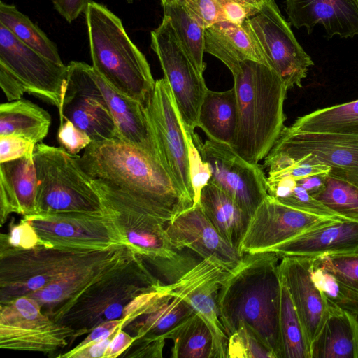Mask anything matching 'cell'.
Segmentation results:
<instances>
[{"mask_svg":"<svg viewBox=\"0 0 358 358\" xmlns=\"http://www.w3.org/2000/svg\"><path fill=\"white\" fill-rule=\"evenodd\" d=\"M90 0H53L55 9L71 23L85 13Z\"/></svg>","mask_w":358,"mask_h":358,"instance_id":"cell-48","label":"cell"},{"mask_svg":"<svg viewBox=\"0 0 358 358\" xmlns=\"http://www.w3.org/2000/svg\"><path fill=\"white\" fill-rule=\"evenodd\" d=\"M85 14L92 68L115 90L145 107L155 80L145 55L106 6L90 1Z\"/></svg>","mask_w":358,"mask_h":358,"instance_id":"cell-5","label":"cell"},{"mask_svg":"<svg viewBox=\"0 0 358 358\" xmlns=\"http://www.w3.org/2000/svg\"><path fill=\"white\" fill-rule=\"evenodd\" d=\"M5 243L22 249H32L42 245L34 228L24 219L10 227L8 236H5Z\"/></svg>","mask_w":358,"mask_h":358,"instance_id":"cell-43","label":"cell"},{"mask_svg":"<svg viewBox=\"0 0 358 358\" xmlns=\"http://www.w3.org/2000/svg\"><path fill=\"white\" fill-rule=\"evenodd\" d=\"M205 52L234 73L242 62L255 61L271 68L248 20L242 24L220 21L205 29Z\"/></svg>","mask_w":358,"mask_h":358,"instance_id":"cell-23","label":"cell"},{"mask_svg":"<svg viewBox=\"0 0 358 358\" xmlns=\"http://www.w3.org/2000/svg\"><path fill=\"white\" fill-rule=\"evenodd\" d=\"M0 86L8 101L20 99L26 93L21 83L2 66H0Z\"/></svg>","mask_w":358,"mask_h":358,"instance_id":"cell-49","label":"cell"},{"mask_svg":"<svg viewBox=\"0 0 358 358\" xmlns=\"http://www.w3.org/2000/svg\"><path fill=\"white\" fill-rule=\"evenodd\" d=\"M232 76L238 120L231 146L246 161L259 164L285 128L289 89L273 69L255 61L242 62Z\"/></svg>","mask_w":358,"mask_h":358,"instance_id":"cell-4","label":"cell"},{"mask_svg":"<svg viewBox=\"0 0 358 358\" xmlns=\"http://www.w3.org/2000/svg\"><path fill=\"white\" fill-rule=\"evenodd\" d=\"M313 264L329 271L358 293V252L315 258Z\"/></svg>","mask_w":358,"mask_h":358,"instance_id":"cell-39","label":"cell"},{"mask_svg":"<svg viewBox=\"0 0 358 358\" xmlns=\"http://www.w3.org/2000/svg\"><path fill=\"white\" fill-rule=\"evenodd\" d=\"M57 140L61 147L71 155H76L92 142L87 134L76 127L68 119H64L60 123Z\"/></svg>","mask_w":358,"mask_h":358,"instance_id":"cell-42","label":"cell"},{"mask_svg":"<svg viewBox=\"0 0 358 358\" xmlns=\"http://www.w3.org/2000/svg\"><path fill=\"white\" fill-rule=\"evenodd\" d=\"M327 303V317L310 344L311 358H358V316Z\"/></svg>","mask_w":358,"mask_h":358,"instance_id":"cell-25","label":"cell"},{"mask_svg":"<svg viewBox=\"0 0 358 358\" xmlns=\"http://www.w3.org/2000/svg\"><path fill=\"white\" fill-rule=\"evenodd\" d=\"M51 124L50 114L33 102L20 99L0 106V136H15L41 143Z\"/></svg>","mask_w":358,"mask_h":358,"instance_id":"cell-28","label":"cell"},{"mask_svg":"<svg viewBox=\"0 0 358 358\" xmlns=\"http://www.w3.org/2000/svg\"><path fill=\"white\" fill-rule=\"evenodd\" d=\"M268 251L280 258L315 259L323 256L358 252V222L336 219L310 229Z\"/></svg>","mask_w":358,"mask_h":358,"instance_id":"cell-21","label":"cell"},{"mask_svg":"<svg viewBox=\"0 0 358 358\" xmlns=\"http://www.w3.org/2000/svg\"><path fill=\"white\" fill-rule=\"evenodd\" d=\"M42 245L76 250H103L122 244L102 214L70 213L24 216Z\"/></svg>","mask_w":358,"mask_h":358,"instance_id":"cell-17","label":"cell"},{"mask_svg":"<svg viewBox=\"0 0 358 358\" xmlns=\"http://www.w3.org/2000/svg\"><path fill=\"white\" fill-rule=\"evenodd\" d=\"M339 218L323 217L284 205L268 195L252 215L239 251H268L310 229Z\"/></svg>","mask_w":358,"mask_h":358,"instance_id":"cell-16","label":"cell"},{"mask_svg":"<svg viewBox=\"0 0 358 358\" xmlns=\"http://www.w3.org/2000/svg\"><path fill=\"white\" fill-rule=\"evenodd\" d=\"M0 23L29 48L51 61L64 65L55 44L14 5L1 1Z\"/></svg>","mask_w":358,"mask_h":358,"instance_id":"cell-33","label":"cell"},{"mask_svg":"<svg viewBox=\"0 0 358 358\" xmlns=\"http://www.w3.org/2000/svg\"><path fill=\"white\" fill-rule=\"evenodd\" d=\"M311 278L326 299L358 316V293L329 271L315 266L313 262Z\"/></svg>","mask_w":358,"mask_h":358,"instance_id":"cell-37","label":"cell"},{"mask_svg":"<svg viewBox=\"0 0 358 358\" xmlns=\"http://www.w3.org/2000/svg\"><path fill=\"white\" fill-rule=\"evenodd\" d=\"M223 13L224 21L242 24L259 12L261 6L245 0H216Z\"/></svg>","mask_w":358,"mask_h":358,"instance_id":"cell-44","label":"cell"},{"mask_svg":"<svg viewBox=\"0 0 358 358\" xmlns=\"http://www.w3.org/2000/svg\"><path fill=\"white\" fill-rule=\"evenodd\" d=\"M228 358H276L273 350L246 323L229 337Z\"/></svg>","mask_w":358,"mask_h":358,"instance_id":"cell-38","label":"cell"},{"mask_svg":"<svg viewBox=\"0 0 358 358\" xmlns=\"http://www.w3.org/2000/svg\"><path fill=\"white\" fill-rule=\"evenodd\" d=\"M253 5H255V6H261L262 3V1L263 0H245Z\"/></svg>","mask_w":358,"mask_h":358,"instance_id":"cell-52","label":"cell"},{"mask_svg":"<svg viewBox=\"0 0 358 358\" xmlns=\"http://www.w3.org/2000/svg\"><path fill=\"white\" fill-rule=\"evenodd\" d=\"M164 337L173 341V358H212V333L205 321L195 312Z\"/></svg>","mask_w":358,"mask_h":358,"instance_id":"cell-30","label":"cell"},{"mask_svg":"<svg viewBox=\"0 0 358 358\" xmlns=\"http://www.w3.org/2000/svg\"><path fill=\"white\" fill-rule=\"evenodd\" d=\"M123 327L122 319L108 320L97 325L76 348H80L92 343L105 339Z\"/></svg>","mask_w":358,"mask_h":358,"instance_id":"cell-47","label":"cell"},{"mask_svg":"<svg viewBox=\"0 0 358 358\" xmlns=\"http://www.w3.org/2000/svg\"><path fill=\"white\" fill-rule=\"evenodd\" d=\"M145 111L161 166L177 189L194 204L185 129L164 78L155 80Z\"/></svg>","mask_w":358,"mask_h":358,"instance_id":"cell-8","label":"cell"},{"mask_svg":"<svg viewBox=\"0 0 358 358\" xmlns=\"http://www.w3.org/2000/svg\"><path fill=\"white\" fill-rule=\"evenodd\" d=\"M34 148L21 158L0 163L1 224L12 213L24 217L36 214L37 178Z\"/></svg>","mask_w":358,"mask_h":358,"instance_id":"cell-24","label":"cell"},{"mask_svg":"<svg viewBox=\"0 0 358 358\" xmlns=\"http://www.w3.org/2000/svg\"><path fill=\"white\" fill-rule=\"evenodd\" d=\"M165 228L176 248L191 250L202 259H215L229 270L242 259L243 255L221 236L199 203L178 214Z\"/></svg>","mask_w":358,"mask_h":358,"instance_id":"cell-18","label":"cell"},{"mask_svg":"<svg viewBox=\"0 0 358 358\" xmlns=\"http://www.w3.org/2000/svg\"><path fill=\"white\" fill-rule=\"evenodd\" d=\"M174 1H176L178 2H180V3H182L184 0H174ZM162 2V1H161Z\"/></svg>","mask_w":358,"mask_h":358,"instance_id":"cell-54","label":"cell"},{"mask_svg":"<svg viewBox=\"0 0 358 358\" xmlns=\"http://www.w3.org/2000/svg\"><path fill=\"white\" fill-rule=\"evenodd\" d=\"M270 152L292 159L312 155L331 167L329 176L358 186V136L299 132L285 127Z\"/></svg>","mask_w":358,"mask_h":358,"instance_id":"cell-15","label":"cell"},{"mask_svg":"<svg viewBox=\"0 0 358 358\" xmlns=\"http://www.w3.org/2000/svg\"><path fill=\"white\" fill-rule=\"evenodd\" d=\"M199 203L221 236L239 250L252 216L226 192L210 182L202 189Z\"/></svg>","mask_w":358,"mask_h":358,"instance_id":"cell-26","label":"cell"},{"mask_svg":"<svg viewBox=\"0 0 358 358\" xmlns=\"http://www.w3.org/2000/svg\"><path fill=\"white\" fill-rule=\"evenodd\" d=\"M289 129L299 132L358 136V99L317 109L297 118Z\"/></svg>","mask_w":358,"mask_h":358,"instance_id":"cell-29","label":"cell"},{"mask_svg":"<svg viewBox=\"0 0 358 358\" xmlns=\"http://www.w3.org/2000/svg\"><path fill=\"white\" fill-rule=\"evenodd\" d=\"M150 36V46L159 59L184 129L194 134L200 107L208 90L203 76L185 51L169 17L164 15Z\"/></svg>","mask_w":358,"mask_h":358,"instance_id":"cell-7","label":"cell"},{"mask_svg":"<svg viewBox=\"0 0 358 358\" xmlns=\"http://www.w3.org/2000/svg\"><path fill=\"white\" fill-rule=\"evenodd\" d=\"M237 120V100L234 87L224 92L208 89L200 107L198 127L208 138L231 145Z\"/></svg>","mask_w":358,"mask_h":358,"instance_id":"cell-27","label":"cell"},{"mask_svg":"<svg viewBox=\"0 0 358 358\" xmlns=\"http://www.w3.org/2000/svg\"><path fill=\"white\" fill-rule=\"evenodd\" d=\"M192 308L180 297L165 293L136 325V339L164 338V335L194 313Z\"/></svg>","mask_w":358,"mask_h":358,"instance_id":"cell-31","label":"cell"},{"mask_svg":"<svg viewBox=\"0 0 358 358\" xmlns=\"http://www.w3.org/2000/svg\"><path fill=\"white\" fill-rule=\"evenodd\" d=\"M181 3L204 29L224 21L221 8L216 0H184Z\"/></svg>","mask_w":358,"mask_h":358,"instance_id":"cell-41","label":"cell"},{"mask_svg":"<svg viewBox=\"0 0 358 358\" xmlns=\"http://www.w3.org/2000/svg\"><path fill=\"white\" fill-rule=\"evenodd\" d=\"M92 73L113 118L117 138L159 162L145 107L113 87L93 68Z\"/></svg>","mask_w":358,"mask_h":358,"instance_id":"cell-22","label":"cell"},{"mask_svg":"<svg viewBox=\"0 0 358 358\" xmlns=\"http://www.w3.org/2000/svg\"><path fill=\"white\" fill-rule=\"evenodd\" d=\"M281 282L280 331L283 358H311L310 343L282 278Z\"/></svg>","mask_w":358,"mask_h":358,"instance_id":"cell-35","label":"cell"},{"mask_svg":"<svg viewBox=\"0 0 358 358\" xmlns=\"http://www.w3.org/2000/svg\"><path fill=\"white\" fill-rule=\"evenodd\" d=\"M280 257L273 251L244 253L229 271L218 294L220 317L229 337L241 322L248 324L283 358L280 331Z\"/></svg>","mask_w":358,"mask_h":358,"instance_id":"cell-2","label":"cell"},{"mask_svg":"<svg viewBox=\"0 0 358 358\" xmlns=\"http://www.w3.org/2000/svg\"><path fill=\"white\" fill-rule=\"evenodd\" d=\"M60 123L69 120L92 142L117 138L115 124L92 73V66L72 61L67 65Z\"/></svg>","mask_w":358,"mask_h":358,"instance_id":"cell-13","label":"cell"},{"mask_svg":"<svg viewBox=\"0 0 358 358\" xmlns=\"http://www.w3.org/2000/svg\"><path fill=\"white\" fill-rule=\"evenodd\" d=\"M164 15L169 17L173 28L193 64L202 75L206 69L205 29L188 13L184 5L174 0L161 2Z\"/></svg>","mask_w":358,"mask_h":358,"instance_id":"cell-32","label":"cell"},{"mask_svg":"<svg viewBox=\"0 0 358 358\" xmlns=\"http://www.w3.org/2000/svg\"><path fill=\"white\" fill-rule=\"evenodd\" d=\"M134 0H127V1L129 3H133Z\"/></svg>","mask_w":358,"mask_h":358,"instance_id":"cell-53","label":"cell"},{"mask_svg":"<svg viewBox=\"0 0 358 358\" xmlns=\"http://www.w3.org/2000/svg\"><path fill=\"white\" fill-rule=\"evenodd\" d=\"M268 64L288 89L301 87L311 57L295 38L275 0H263L260 9L248 19Z\"/></svg>","mask_w":358,"mask_h":358,"instance_id":"cell-11","label":"cell"},{"mask_svg":"<svg viewBox=\"0 0 358 358\" xmlns=\"http://www.w3.org/2000/svg\"><path fill=\"white\" fill-rule=\"evenodd\" d=\"M0 66L23 86L27 93L62 112L67 66L58 64L29 48L0 23Z\"/></svg>","mask_w":358,"mask_h":358,"instance_id":"cell-12","label":"cell"},{"mask_svg":"<svg viewBox=\"0 0 358 358\" xmlns=\"http://www.w3.org/2000/svg\"><path fill=\"white\" fill-rule=\"evenodd\" d=\"M327 176L315 175L299 180H295L296 183L313 196L319 192L324 185Z\"/></svg>","mask_w":358,"mask_h":358,"instance_id":"cell-51","label":"cell"},{"mask_svg":"<svg viewBox=\"0 0 358 358\" xmlns=\"http://www.w3.org/2000/svg\"><path fill=\"white\" fill-rule=\"evenodd\" d=\"M135 338L130 336L120 329L113 336L104 358H115L121 355L134 341Z\"/></svg>","mask_w":358,"mask_h":358,"instance_id":"cell-50","label":"cell"},{"mask_svg":"<svg viewBox=\"0 0 358 358\" xmlns=\"http://www.w3.org/2000/svg\"><path fill=\"white\" fill-rule=\"evenodd\" d=\"M134 257L132 250L123 244L92 250L46 245L5 248L1 250V301L44 287L53 301L71 304L111 278Z\"/></svg>","mask_w":358,"mask_h":358,"instance_id":"cell-1","label":"cell"},{"mask_svg":"<svg viewBox=\"0 0 358 358\" xmlns=\"http://www.w3.org/2000/svg\"><path fill=\"white\" fill-rule=\"evenodd\" d=\"M76 158L90 178L140 199L166 223L193 206L157 159L119 138L92 142Z\"/></svg>","mask_w":358,"mask_h":358,"instance_id":"cell-3","label":"cell"},{"mask_svg":"<svg viewBox=\"0 0 358 358\" xmlns=\"http://www.w3.org/2000/svg\"><path fill=\"white\" fill-rule=\"evenodd\" d=\"M75 330L55 321L34 299L22 296L1 303L0 347L49 352L66 345Z\"/></svg>","mask_w":358,"mask_h":358,"instance_id":"cell-10","label":"cell"},{"mask_svg":"<svg viewBox=\"0 0 358 358\" xmlns=\"http://www.w3.org/2000/svg\"><path fill=\"white\" fill-rule=\"evenodd\" d=\"M34 160L37 178L35 215L103 213L98 191L76 155L62 147L39 143L34 148Z\"/></svg>","mask_w":358,"mask_h":358,"instance_id":"cell-6","label":"cell"},{"mask_svg":"<svg viewBox=\"0 0 358 358\" xmlns=\"http://www.w3.org/2000/svg\"><path fill=\"white\" fill-rule=\"evenodd\" d=\"M115 333L105 339L92 343L86 346L80 348H75L68 353L62 355V357L75 358H104L107 348H108L109 344Z\"/></svg>","mask_w":358,"mask_h":358,"instance_id":"cell-46","label":"cell"},{"mask_svg":"<svg viewBox=\"0 0 358 358\" xmlns=\"http://www.w3.org/2000/svg\"><path fill=\"white\" fill-rule=\"evenodd\" d=\"M36 144L15 136H0V163L24 156Z\"/></svg>","mask_w":358,"mask_h":358,"instance_id":"cell-45","label":"cell"},{"mask_svg":"<svg viewBox=\"0 0 358 358\" xmlns=\"http://www.w3.org/2000/svg\"><path fill=\"white\" fill-rule=\"evenodd\" d=\"M285 10L290 24L305 27L310 34L322 24L326 36L352 38L358 34V0H286Z\"/></svg>","mask_w":358,"mask_h":358,"instance_id":"cell-20","label":"cell"},{"mask_svg":"<svg viewBox=\"0 0 358 358\" xmlns=\"http://www.w3.org/2000/svg\"><path fill=\"white\" fill-rule=\"evenodd\" d=\"M229 271L215 259L205 258L167 285L171 294L185 300L208 326L213 340L212 358H228L229 337L220 320L217 299Z\"/></svg>","mask_w":358,"mask_h":358,"instance_id":"cell-14","label":"cell"},{"mask_svg":"<svg viewBox=\"0 0 358 358\" xmlns=\"http://www.w3.org/2000/svg\"><path fill=\"white\" fill-rule=\"evenodd\" d=\"M192 138L211 171L210 182L230 196L250 215L267 197L266 176L263 166L252 164L228 144L211 140L203 142L196 134Z\"/></svg>","mask_w":358,"mask_h":358,"instance_id":"cell-9","label":"cell"},{"mask_svg":"<svg viewBox=\"0 0 358 358\" xmlns=\"http://www.w3.org/2000/svg\"><path fill=\"white\" fill-rule=\"evenodd\" d=\"M313 196L337 216L358 222V186L329 175Z\"/></svg>","mask_w":358,"mask_h":358,"instance_id":"cell-36","label":"cell"},{"mask_svg":"<svg viewBox=\"0 0 358 358\" xmlns=\"http://www.w3.org/2000/svg\"><path fill=\"white\" fill-rule=\"evenodd\" d=\"M266 186L268 195L284 205L323 217L343 219L315 199L288 174L267 175Z\"/></svg>","mask_w":358,"mask_h":358,"instance_id":"cell-34","label":"cell"},{"mask_svg":"<svg viewBox=\"0 0 358 358\" xmlns=\"http://www.w3.org/2000/svg\"><path fill=\"white\" fill-rule=\"evenodd\" d=\"M164 1V0H161V1Z\"/></svg>","mask_w":358,"mask_h":358,"instance_id":"cell-55","label":"cell"},{"mask_svg":"<svg viewBox=\"0 0 358 358\" xmlns=\"http://www.w3.org/2000/svg\"><path fill=\"white\" fill-rule=\"evenodd\" d=\"M279 271L311 344L328 313V303L311 278L313 259L284 257Z\"/></svg>","mask_w":358,"mask_h":358,"instance_id":"cell-19","label":"cell"},{"mask_svg":"<svg viewBox=\"0 0 358 358\" xmlns=\"http://www.w3.org/2000/svg\"><path fill=\"white\" fill-rule=\"evenodd\" d=\"M185 135L187 144L189 175L194 193L193 206H194L199 204L201 190L210 182L212 173L209 165L203 160L194 143L192 134L185 129Z\"/></svg>","mask_w":358,"mask_h":358,"instance_id":"cell-40","label":"cell"}]
</instances>
